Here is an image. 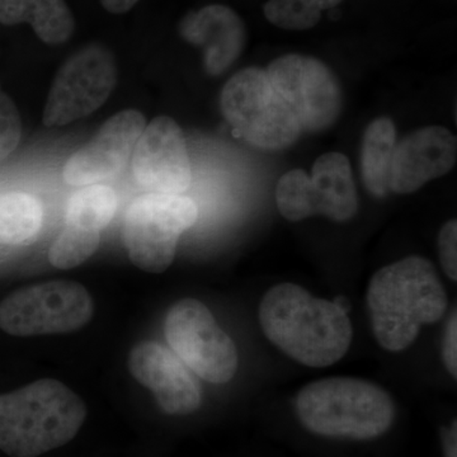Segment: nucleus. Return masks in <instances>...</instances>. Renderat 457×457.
I'll return each instance as SVG.
<instances>
[{
	"instance_id": "f257e3e1",
	"label": "nucleus",
	"mask_w": 457,
	"mask_h": 457,
	"mask_svg": "<svg viewBox=\"0 0 457 457\" xmlns=\"http://www.w3.org/2000/svg\"><path fill=\"white\" fill-rule=\"evenodd\" d=\"M264 336L291 359L309 368H327L343 359L352 342L345 312L296 284L273 286L260 303Z\"/></svg>"
},
{
	"instance_id": "f03ea898",
	"label": "nucleus",
	"mask_w": 457,
	"mask_h": 457,
	"mask_svg": "<svg viewBox=\"0 0 457 457\" xmlns=\"http://www.w3.org/2000/svg\"><path fill=\"white\" fill-rule=\"evenodd\" d=\"M368 305L376 341L400 352L416 341L423 324L444 318L449 300L431 262L411 255L372 276Z\"/></svg>"
},
{
	"instance_id": "7ed1b4c3",
	"label": "nucleus",
	"mask_w": 457,
	"mask_h": 457,
	"mask_svg": "<svg viewBox=\"0 0 457 457\" xmlns=\"http://www.w3.org/2000/svg\"><path fill=\"white\" fill-rule=\"evenodd\" d=\"M87 418L86 403L54 378L0 395V450L37 457L73 440Z\"/></svg>"
},
{
	"instance_id": "20e7f679",
	"label": "nucleus",
	"mask_w": 457,
	"mask_h": 457,
	"mask_svg": "<svg viewBox=\"0 0 457 457\" xmlns=\"http://www.w3.org/2000/svg\"><path fill=\"white\" fill-rule=\"evenodd\" d=\"M300 422L315 435L372 440L389 431L395 417L390 394L356 378H329L303 386L296 398Z\"/></svg>"
},
{
	"instance_id": "39448f33",
	"label": "nucleus",
	"mask_w": 457,
	"mask_h": 457,
	"mask_svg": "<svg viewBox=\"0 0 457 457\" xmlns=\"http://www.w3.org/2000/svg\"><path fill=\"white\" fill-rule=\"evenodd\" d=\"M222 114L251 145L281 150L293 145L302 132L296 114L270 84L266 71H237L222 88Z\"/></svg>"
},
{
	"instance_id": "423d86ee",
	"label": "nucleus",
	"mask_w": 457,
	"mask_h": 457,
	"mask_svg": "<svg viewBox=\"0 0 457 457\" xmlns=\"http://www.w3.org/2000/svg\"><path fill=\"white\" fill-rule=\"evenodd\" d=\"M197 206L180 195L147 194L135 200L123 220V240L135 266L162 273L176 257L180 236L197 220Z\"/></svg>"
},
{
	"instance_id": "0eeeda50",
	"label": "nucleus",
	"mask_w": 457,
	"mask_h": 457,
	"mask_svg": "<svg viewBox=\"0 0 457 457\" xmlns=\"http://www.w3.org/2000/svg\"><path fill=\"white\" fill-rule=\"evenodd\" d=\"M88 290L73 281H50L20 288L0 303V328L17 337L79 329L92 319Z\"/></svg>"
},
{
	"instance_id": "6e6552de",
	"label": "nucleus",
	"mask_w": 457,
	"mask_h": 457,
	"mask_svg": "<svg viewBox=\"0 0 457 457\" xmlns=\"http://www.w3.org/2000/svg\"><path fill=\"white\" fill-rule=\"evenodd\" d=\"M164 333L179 359L204 380L225 384L237 374L236 343L204 303L182 299L174 303L165 317Z\"/></svg>"
},
{
	"instance_id": "1a4fd4ad",
	"label": "nucleus",
	"mask_w": 457,
	"mask_h": 457,
	"mask_svg": "<svg viewBox=\"0 0 457 457\" xmlns=\"http://www.w3.org/2000/svg\"><path fill=\"white\" fill-rule=\"evenodd\" d=\"M113 54L104 45L90 44L69 57L51 87L44 111L47 128L78 121L98 110L116 86Z\"/></svg>"
},
{
	"instance_id": "9d476101",
	"label": "nucleus",
	"mask_w": 457,
	"mask_h": 457,
	"mask_svg": "<svg viewBox=\"0 0 457 457\" xmlns=\"http://www.w3.org/2000/svg\"><path fill=\"white\" fill-rule=\"evenodd\" d=\"M266 71L273 88L306 130H327L341 116V84L320 60L288 54L270 62Z\"/></svg>"
},
{
	"instance_id": "9b49d317",
	"label": "nucleus",
	"mask_w": 457,
	"mask_h": 457,
	"mask_svg": "<svg viewBox=\"0 0 457 457\" xmlns=\"http://www.w3.org/2000/svg\"><path fill=\"white\" fill-rule=\"evenodd\" d=\"M135 179L149 194L180 195L191 185L187 144L179 123L156 117L144 129L134 147Z\"/></svg>"
},
{
	"instance_id": "f8f14e48",
	"label": "nucleus",
	"mask_w": 457,
	"mask_h": 457,
	"mask_svg": "<svg viewBox=\"0 0 457 457\" xmlns=\"http://www.w3.org/2000/svg\"><path fill=\"white\" fill-rule=\"evenodd\" d=\"M144 129L145 119L139 111L126 110L114 114L87 145L66 162L65 182L90 186L119 176Z\"/></svg>"
},
{
	"instance_id": "ddd939ff",
	"label": "nucleus",
	"mask_w": 457,
	"mask_h": 457,
	"mask_svg": "<svg viewBox=\"0 0 457 457\" xmlns=\"http://www.w3.org/2000/svg\"><path fill=\"white\" fill-rule=\"evenodd\" d=\"M131 375L152 390L159 407L171 416L194 413L203 402V390L179 356L156 342H141L129 356Z\"/></svg>"
},
{
	"instance_id": "4468645a",
	"label": "nucleus",
	"mask_w": 457,
	"mask_h": 457,
	"mask_svg": "<svg viewBox=\"0 0 457 457\" xmlns=\"http://www.w3.org/2000/svg\"><path fill=\"white\" fill-rule=\"evenodd\" d=\"M455 135L442 126H428L395 143L390 164L389 191L413 194L427 182L449 173L456 163Z\"/></svg>"
},
{
	"instance_id": "2eb2a0df",
	"label": "nucleus",
	"mask_w": 457,
	"mask_h": 457,
	"mask_svg": "<svg viewBox=\"0 0 457 457\" xmlns=\"http://www.w3.org/2000/svg\"><path fill=\"white\" fill-rule=\"evenodd\" d=\"M183 40L203 47L207 73L218 77L236 62L245 49L246 29L242 18L225 5H207L189 12L179 23Z\"/></svg>"
},
{
	"instance_id": "dca6fc26",
	"label": "nucleus",
	"mask_w": 457,
	"mask_h": 457,
	"mask_svg": "<svg viewBox=\"0 0 457 457\" xmlns=\"http://www.w3.org/2000/svg\"><path fill=\"white\" fill-rule=\"evenodd\" d=\"M311 179L320 200L321 215L347 221L359 212V196L347 156L336 152L319 156Z\"/></svg>"
},
{
	"instance_id": "f3484780",
	"label": "nucleus",
	"mask_w": 457,
	"mask_h": 457,
	"mask_svg": "<svg viewBox=\"0 0 457 457\" xmlns=\"http://www.w3.org/2000/svg\"><path fill=\"white\" fill-rule=\"evenodd\" d=\"M0 23H29L41 41L62 45L74 32V17L65 0H0Z\"/></svg>"
},
{
	"instance_id": "a211bd4d",
	"label": "nucleus",
	"mask_w": 457,
	"mask_h": 457,
	"mask_svg": "<svg viewBox=\"0 0 457 457\" xmlns=\"http://www.w3.org/2000/svg\"><path fill=\"white\" fill-rule=\"evenodd\" d=\"M395 143V126L392 120L378 117L370 122L361 149V173L372 196L385 197L390 192V164Z\"/></svg>"
},
{
	"instance_id": "6ab92c4d",
	"label": "nucleus",
	"mask_w": 457,
	"mask_h": 457,
	"mask_svg": "<svg viewBox=\"0 0 457 457\" xmlns=\"http://www.w3.org/2000/svg\"><path fill=\"white\" fill-rule=\"evenodd\" d=\"M44 212L26 194L0 195V245H29L40 234Z\"/></svg>"
},
{
	"instance_id": "aec40b11",
	"label": "nucleus",
	"mask_w": 457,
	"mask_h": 457,
	"mask_svg": "<svg viewBox=\"0 0 457 457\" xmlns=\"http://www.w3.org/2000/svg\"><path fill=\"white\" fill-rule=\"evenodd\" d=\"M119 197L108 186L90 185L80 189L68 201L65 224L84 231L101 234L112 220Z\"/></svg>"
},
{
	"instance_id": "412c9836",
	"label": "nucleus",
	"mask_w": 457,
	"mask_h": 457,
	"mask_svg": "<svg viewBox=\"0 0 457 457\" xmlns=\"http://www.w3.org/2000/svg\"><path fill=\"white\" fill-rule=\"evenodd\" d=\"M279 213L290 221H302L321 215V204L314 183L303 170L287 171L279 179L276 189Z\"/></svg>"
},
{
	"instance_id": "4be33fe9",
	"label": "nucleus",
	"mask_w": 457,
	"mask_h": 457,
	"mask_svg": "<svg viewBox=\"0 0 457 457\" xmlns=\"http://www.w3.org/2000/svg\"><path fill=\"white\" fill-rule=\"evenodd\" d=\"M343 0H269L264 16L272 25L291 31H303L317 26L321 12L341 4Z\"/></svg>"
},
{
	"instance_id": "5701e85b",
	"label": "nucleus",
	"mask_w": 457,
	"mask_h": 457,
	"mask_svg": "<svg viewBox=\"0 0 457 457\" xmlns=\"http://www.w3.org/2000/svg\"><path fill=\"white\" fill-rule=\"evenodd\" d=\"M101 234L66 225L50 246L49 261L59 270H71L84 263L97 251Z\"/></svg>"
},
{
	"instance_id": "b1692460",
	"label": "nucleus",
	"mask_w": 457,
	"mask_h": 457,
	"mask_svg": "<svg viewBox=\"0 0 457 457\" xmlns=\"http://www.w3.org/2000/svg\"><path fill=\"white\" fill-rule=\"evenodd\" d=\"M22 135V123L14 102L0 88V161L16 150Z\"/></svg>"
},
{
	"instance_id": "393cba45",
	"label": "nucleus",
	"mask_w": 457,
	"mask_h": 457,
	"mask_svg": "<svg viewBox=\"0 0 457 457\" xmlns=\"http://www.w3.org/2000/svg\"><path fill=\"white\" fill-rule=\"evenodd\" d=\"M438 253L442 269L451 281H457V222L447 221L438 236Z\"/></svg>"
},
{
	"instance_id": "a878e982",
	"label": "nucleus",
	"mask_w": 457,
	"mask_h": 457,
	"mask_svg": "<svg viewBox=\"0 0 457 457\" xmlns=\"http://www.w3.org/2000/svg\"><path fill=\"white\" fill-rule=\"evenodd\" d=\"M442 359L447 371L453 378H457V315L456 311L451 312L445 330Z\"/></svg>"
},
{
	"instance_id": "bb28decb",
	"label": "nucleus",
	"mask_w": 457,
	"mask_h": 457,
	"mask_svg": "<svg viewBox=\"0 0 457 457\" xmlns=\"http://www.w3.org/2000/svg\"><path fill=\"white\" fill-rule=\"evenodd\" d=\"M139 0H101L102 7L113 14H122L130 11Z\"/></svg>"
},
{
	"instance_id": "cd10ccee",
	"label": "nucleus",
	"mask_w": 457,
	"mask_h": 457,
	"mask_svg": "<svg viewBox=\"0 0 457 457\" xmlns=\"http://www.w3.org/2000/svg\"><path fill=\"white\" fill-rule=\"evenodd\" d=\"M445 455L457 457V427L456 420L445 431L444 436Z\"/></svg>"
},
{
	"instance_id": "c85d7f7f",
	"label": "nucleus",
	"mask_w": 457,
	"mask_h": 457,
	"mask_svg": "<svg viewBox=\"0 0 457 457\" xmlns=\"http://www.w3.org/2000/svg\"><path fill=\"white\" fill-rule=\"evenodd\" d=\"M333 303H335L336 305L338 306V308H341L343 312H347V314H348V312H350L351 303H350V302H348L347 297H345V296L336 297L335 302H333Z\"/></svg>"
}]
</instances>
